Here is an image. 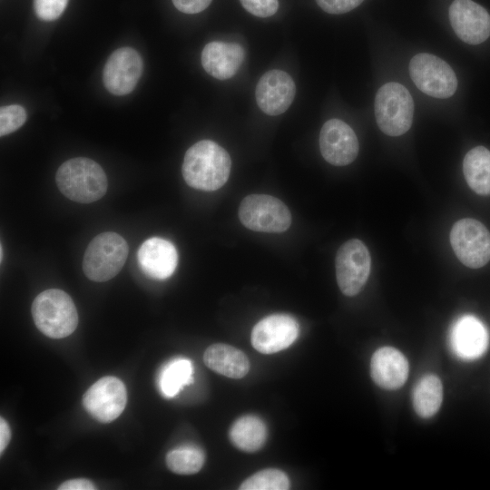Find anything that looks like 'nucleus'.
Segmentation results:
<instances>
[{
  "instance_id": "1",
  "label": "nucleus",
  "mask_w": 490,
  "mask_h": 490,
  "mask_svg": "<svg viewBox=\"0 0 490 490\" xmlns=\"http://www.w3.org/2000/svg\"><path fill=\"white\" fill-rule=\"evenodd\" d=\"M230 167V157L221 146L202 140L186 152L181 172L185 182L191 188L212 191L226 183Z\"/></svg>"
},
{
  "instance_id": "2",
  "label": "nucleus",
  "mask_w": 490,
  "mask_h": 490,
  "mask_svg": "<svg viewBox=\"0 0 490 490\" xmlns=\"http://www.w3.org/2000/svg\"><path fill=\"white\" fill-rule=\"evenodd\" d=\"M55 181L59 191L68 199L81 203L100 200L107 191V177L94 161L77 157L58 168Z\"/></svg>"
},
{
  "instance_id": "3",
  "label": "nucleus",
  "mask_w": 490,
  "mask_h": 490,
  "mask_svg": "<svg viewBox=\"0 0 490 490\" xmlns=\"http://www.w3.org/2000/svg\"><path fill=\"white\" fill-rule=\"evenodd\" d=\"M32 316L37 328L52 338H63L77 328L78 314L71 297L57 289L44 290L32 304Z\"/></svg>"
},
{
  "instance_id": "4",
  "label": "nucleus",
  "mask_w": 490,
  "mask_h": 490,
  "mask_svg": "<svg viewBox=\"0 0 490 490\" xmlns=\"http://www.w3.org/2000/svg\"><path fill=\"white\" fill-rule=\"evenodd\" d=\"M127 256L128 245L121 235L113 231L102 232L85 250L83 273L93 281H107L121 271Z\"/></svg>"
},
{
  "instance_id": "5",
  "label": "nucleus",
  "mask_w": 490,
  "mask_h": 490,
  "mask_svg": "<svg viewBox=\"0 0 490 490\" xmlns=\"http://www.w3.org/2000/svg\"><path fill=\"white\" fill-rule=\"evenodd\" d=\"M375 116L385 134H404L410 129L414 116V102L410 93L398 83H385L376 94Z\"/></svg>"
},
{
  "instance_id": "6",
  "label": "nucleus",
  "mask_w": 490,
  "mask_h": 490,
  "mask_svg": "<svg viewBox=\"0 0 490 490\" xmlns=\"http://www.w3.org/2000/svg\"><path fill=\"white\" fill-rule=\"evenodd\" d=\"M240 222L255 231L279 233L287 230L291 223L288 207L279 199L268 194H250L239 207Z\"/></svg>"
},
{
  "instance_id": "7",
  "label": "nucleus",
  "mask_w": 490,
  "mask_h": 490,
  "mask_svg": "<svg viewBox=\"0 0 490 490\" xmlns=\"http://www.w3.org/2000/svg\"><path fill=\"white\" fill-rule=\"evenodd\" d=\"M409 74L421 92L435 98H448L457 88L453 69L445 61L430 54H416L409 63Z\"/></svg>"
},
{
  "instance_id": "8",
  "label": "nucleus",
  "mask_w": 490,
  "mask_h": 490,
  "mask_svg": "<svg viewBox=\"0 0 490 490\" xmlns=\"http://www.w3.org/2000/svg\"><path fill=\"white\" fill-rule=\"evenodd\" d=\"M450 243L458 260L466 267L478 269L490 260V232L475 219L456 221L450 231Z\"/></svg>"
},
{
  "instance_id": "9",
  "label": "nucleus",
  "mask_w": 490,
  "mask_h": 490,
  "mask_svg": "<svg viewBox=\"0 0 490 490\" xmlns=\"http://www.w3.org/2000/svg\"><path fill=\"white\" fill-rule=\"evenodd\" d=\"M335 266L341 292L349 297L357 295L370 273L371 258L367 246L358 239L346 241L337 252Z\"/></svg>"
},
{
  "instance_id": "10",
  "label": "nucleus",
  "mask_w": 490,
  "mask_h": 490,
  "mask_svg": "<svg viewBox=\"0 0 490 490\" xmlns=\"http://www.w3.org/2000/svg\"><path fill=\"white\" fill-rule=\"evenodd\" d=\"M126 403L127 392L124 384L112 376L97 380L83 397L85 410L102 423L116 419L122 413Z\"/></svg>"
},
{
  "instance_id": "11",
  "label": "nucleus",
  "mask_w": 490,
  "mask_h": 490,
  "mask_svg": "<svg viewBox=\"0 0 490 490\" xmlns=\"http://www.w3.org/2000/svg\"><path fill=\"white\" fill-rule=\"evenodd\" d=\"M142 73V60L131 47L115 50L108 58L103 74L105 88L114 95L130 93Z\"/></svg>"
},
{
  "instance_id": "12",
  "label": "nucleus",
  "mask_w": 490,
  "mask_h": 490,
  "mask_svg": "<svg viewBox=\"0 0 490 490\" xmlns=\"http://www.w3.org/2000/svg\"><path fill=\"white\" fill-rule=\"evenodd\" d=\"M297 320L287 314H273L260 320L251 331V344L262 354H273L289 347L298 338Z\"/></svg>"
},
{
  "instance_id": "13",
  "label": "nucleus",
  "mask_w": 490,
  "mask_h": 490,
  "mask_svg": "<svg viewBox=\"0 0 490 490\" xmlns=\"http://www.w3.org/2000/svg\"><path fill=\"white\" fill-rule=\"evenodd\" d=\"M319 148L323 158L330 164L344 166L358 156L359 144L352 128L338 119L326 122L319 134Z\"/></svg>"
},
{
  "instance_id": "14",
  "label": "nucleus",
  "mask_w": 490,
  "mask_h": 490,
  "mask_svg": "<svg viewBox=\"0 0 490 490\" xmlns=\"http://www.w3.org/2000/svg\"><path fill=\"white\" fill-rule=\"evenodd\" d=\"M449 19L456 35L469 44H479L490 36V15L472 0H455Z\"/></svg>"
},
{
  "instance_id": "15",
  "label": "nucleus",
  "mask_w": 490,
  "mask_h": 490,
  "mask_svg": "<svg viewBox=\"0 0 490 490\" xmlns=\"http://www.w3.org/2000/svg\"><path fill=\"white\" fill-rule=\"evenodd\" d=\"M295 93L296 86L290 75L276 69L261 76L255 91L258 106L269 115H279L287 111Z\"/></svg>"
},
{
  "instance_id": "16",
  "label": "nucleus",
  "mask_w": 490,
  "mask_h": 490,
  "mask_svg": "<svg viewBox=\"0 0 490 490\" xmlns=\"http://www.w3.org/2000/svg\"><path fill=\"white\" fill-rule=\"evenodd\" d=\"M448 341L451 350L456 357L464 360H474L485 352L488 333L477 318L465 315L452 325Z\"/></svg>"
},
{
  "instance_id": "17",
  "label": "nucleus",
  "mask_w": 490,
  "mask_h": 490,
  "mask_svg": "<svg viewBox=\"0 0 490 490\" xmlns=\"http://www.w3.org/2000/svg\"><path fill=\"white\" fill-rule=\"evenodd\" d=\"M137 257L143 273L154 279L169 278L178 264V253L174 245L158 237L146 240L141 245Z\"/></svg>"
},
{
  "instance_id": "18",
  "label": "nucleus",
  "mask_w": 490,
  "mask_h": 490,
  "mask_svg": "<svg viewBox=\"0 0 490 490\" xmlns=\"http://www.w3.org/2000/svg\"><path fill=\"white\" fill-rule=\"evenodd\" d=\"M408 369L406 357L392 347L378 348L371 358V377L377 386L387 390L401 387L407 378Z\"/></svg>"
},
{
  "instance_id": "19",
  "label": "nucleus",
  "mask_w": 490,
  "mask_h": 490,
  "mask_svg": "<svg viewBox=\"0 0 490 490\" xmlns=\"http://www.w3.org/2000/svg\"><path fill=\"white\" fill-rule=\"evenodd\" d=\"M204 70L219 80L231 78L244 60V50L237 43L211 42L201 52Z\"/></svg>"
},
{
  "instance_id": "20",
  "label": "nucleus",
  "mask_w": 490,
  "mask_h": 490,
  "mask_svg": "<svg viewBox=\"0 0 490 490\" xmlns=\"http://www.w3.org/2000/svg\"><path fill=\"white\" fill-rule=\"evenodd\" d=\"M205 365L211 370L230 378H241L250 370V361L240 349L226 344H213L204 352Z\"/></svg>"
},
{
  "instance_id": "21",
  "label": "nucleus",
  "mask_w": 490,
  "mask_h": 490,
  "mask_svg": "<svg viewBox=\"0 0 490 490\" xmlns=\"http://www.w3.org/2000/svg\"><path fill=\"white\" fill-rule=\"evenodd\" d=\"M468 186L477 194L490 195V151L484 146L471 149L463 161Z\"/></svg>"
},
{
  "instance_id": "22",
  "label": "nucleus",
  "mask_w": 490,
  "mask_h": 490,
  "mask_svg": "<svg viewBox=\"0 0 490 490\" xmlns=\"http://www.w3.org/2000/svg\"><path fill=\"white\" fill-rule=\"evenodd\" d=\"M229 436L237 448L245 452H255L266 442L267 427L260 417L247 415L233 423Z\"/></svg>"
},
{
  "instance_id": "23",
  "label": "nucleus",
  "mask_w": 490,
  "mask_h": 490,
  "mask_svg": "<svg viewBox=\"0 0 490 490\" xmlns=\"http://www.w3.org/2000/svg\"><path fill=\"white\" fill-rule=\"evenodd\" d=\"M192 362L185 358H176L167 362L158 375V387L166 398L175 397L181 389L193 381Z\"/></svg>"
},
{
  "instance_id": "24",
  "label": "nucleus",
  "mask_w": 490,
  "mask_h": 490,
  "mask_svg": "<svg viewBox=\"0 0 490 490\" xmlns=\"http://www.w3.org/2000/svg\"><path fill=\"white\" fill-rule=\"evenodd\" d=\"M442 399L443 387L437 376L425 375L416 384L413 390V407L419 416H433L438 411Z\"/></svg>"
},
{
  "instance_id": "25",
  "label": "nucleus",
  "mask_w": 490,
  "mask_h": 490,
  "mask_svg": "<svg viewBox=\"0 0 490 490\" xmlns=\"http://www.w3.org/2000/svg\"><path fill=\"white\" fill-rule=\"evenodd\" d=\"M205 461L202 449L193 445L176 447L166 455L167 467L179 475H191L199 472Z\"/></svg>"
},
{
  "instance_id": "26",
  "label": "nucleus",
  "mask_w": 490,
  "mask_h": 490,
  "mask_svg": "<svg viewBox=\"0 0 490 490\" xmlns=\"http://www.w3.org/2000/svg\"><path fill=\"white\" fill-rule=\"evenodd\" d=\"M289 488V480L287 475L274 468L257 472L240 486L241 490H287Z\"/></svg>"
},
{
  "instance_id": "27",
  "label": "nucleus",
  "mask_w": 490,
  "mask_h": 490,
  "mask_svg": "<svg viewBox=\"0 0 490 490\" xmlns=\"http://www.w3.org/2000/svg\"><path fill=\"white\" fill-rule=\"evenodd\" d=\"M26 121V112L21 105L11 104L0 109V135H7L19 129Z\"/></svg>"
},
{
  "instance_id": "28",
  "label": "nucleus",
  "mask_w": 490,
  "mask_h": 490,
  "mask_svg": "<svg viewBox=\"0 0 490 490\" xmlns=\"http://www.w3.org/2000/svg\"><path fill=\"white\" fill-rule=\"evenodd\" d=\"M68 0H34L36 15L44 21H54L64 11Z\"/></svg>"
},
{
  "instance_id": "29",
  "label": "nucleus",
  "mask_w": 490,
  "mask_h": 490,
  "mask_svg": "<svg viewBox=\"0 0 490 490\" xmlns=\"http://www.w3.org/2000/svg\"><path fill=\"white\" fill-rule=\"evenodd\" d=\"M242 6L250 14L259 17L273 15L278 8V0H240Z\"/></svg>"
},
{
  "instance_id": "30",
  "label": "nucleus",
  "mask_w": 490,
  "mask_h": 490,
  "mask_svg": "<svg viewBox=\"0 0 490 490\" xmlns=\"http://www.w3.org/2000/svg\"><path fill=\"white\" fill-rule=\"evenodd\" d=\"M318 6L328 14L339 15L351 11L363 0H316Z\"/></svg>"
},
{
  "instance_id": "31",
  "label": "nucleus",
  "mask_w": 490,
  "mask_h": 490,
  "mask_svg": "<svg viewBox=\"0 0 490 490\" xmlns=\"http://www.w3.org/2000/svg\"><path fill=\"white\" fill-rule=\"evenodd\" d=\"M212 0H172L174 6L185 14H197L206 9Z\"/></svg>"
},
{
  "instance_id": "32",
  "label": "nucleus",
  "mask_w": 490,
  "mask_h": 490,
  "mask_svg": "<svg viewBox=\"0 0 490 490\" xmlns=\"http://www.w3.org/2000/svg\"><path fill=\"white\" fill-rule=\"evenodd\" d=\"M59 490H93L95 489L94 485L88 479L78 478L64 482L59 487Z\"/></svg>"
},
{
  "instance_id": "33",
  "label": "nucleus",
  "mask_w": 490,
  "mask_h": 490,
  "mask_svg": "<svg viewBox=\"0 0 490 490\" xmlns=\"http://www.w3.org/2000/svg\"><path fill=\"white\" fill-rule=\"evenodd\" d=\"M11 438L10 426L7 422L0 418V453L3 454Z\"/></svg>"
}]
</instances>
